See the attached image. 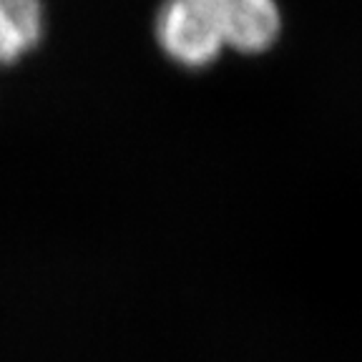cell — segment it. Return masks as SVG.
<instances>
[{
	"mask_svg": "<svg viewBox=\"0 0 362 362\" xmlns=\"http://www.w3.org/2000/svg\"><path fill=\"white\" fill-rule=\"evenodd\" d=\"M43 0H0V68L13 66L43 40Z\"/></svg>",
	"mask_w": 362,
	"mask_h": 362,
	"instance_id": "obj_2",
	"label": "cell"
},
{
	"mask_svg": "<svg viewBox=\"0 0 362 362\" xmlns=\"http://www.w3.org/2000/svg\"><path fill=\"white\" fill-rule=\"evenodd\" d=\"M153 33L171 63L202 71L224 51L262 56L274 48L282 11L277 0H164Z\"/></svg>",
	"mask_w": 362,
	"mask_h": 362,
	"instance_id": "obj_1",
	"label": "cell"
}]
</instances>
